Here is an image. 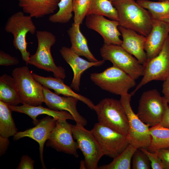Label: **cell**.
<instances>
[{
  "label": "cell",
  "instance_id": "obj_1",
  "mask_svg": "<svg viewBox=\"0 0 169 169\" xmlns=\"http://www.w3.org/2000/svg\"><path fill=\"white\" fill-rule=\"evenodd\" d=\"M118 14L120 25L147 37L153 21L150 12L135 0H116L112 2Z\"/></svg>",
  "mask_w": 169,
  "mask_h": 169
},
{
  "label": "cell",
  "instance_id": "obj_2",
  "mask_svg": "<svg viewBox=\"0 0 169 169\" xmlns=\"http://www.w3.org/2000/svg\"><path fill=\"white\" fill-rule=\"evenodd\" d=\"M38 47L35 53L30 55L28 64L49 72H52L54 77L64 79L66 77L64 69L57 66L52 57L51 48L56 41L55 36L47 31H37Z\"/></svg>",
  "mask_w": 169,
  "mask_h": 169
},
{
  "label": "cell",
  "instance_id": "obj_3",
  "mask_svg": "<svg viewBox=\"0 0 169 169\" xmlns=\"http://www.w3.org/2000/svg\"><path fill=\"white\" fill-rule=\"evenodd\" d=\"M99 122L127 136L129 130L128 117L120 100L105 98L95 105Z\"/></svg>",
  "mask_w": 169,
  "mask_h": 169
},
{
  "label": "cell",
  "instance_id": "obj_4",
  "mask_svg": "<svg viewBox=\"0 0 169 169\" xmlns=\"http://www.w3.org/2000/svg\"><path fill=\"white\" fill-rule=\"evenodd\" d=\"M91 80L103 90L120 96L128 93L136 85V80L125 72L112 66L101 73H94Z\"/></svg>",
  "mask_w": 169,
  "mask_h": 169
},
{
  "label": "cell",
  "instance_id": "obj_5",
  "mask_svg": "<svg viewBox=\"0 0 169 169\" xmlns=\"http://www.w3.org/2000/svg\"><path fill=\"white\" fill-rule=\"evenodd\" d=\"M5 30L7 32L13 34V45L16 49L19 51L23 60L27 65L30 55L27 50L26 35L28 33L34 34L37 31L32 18L25 15L23 11L17 12L8 19Z\"/></svg>",
  "mask_w": 169,
  "mask_h": 169
},
{
  "label": "cell",
  "instance_id": "obj_6",
  "mask_svg": "<svg viewBox=\"0 0 169 169\" xmlns=\"http://www.w3.org/2000/svg\"><path fill=\"white\" fill-rule=\"evenodd\" d=\"M33 74L26 66L16 68L12 73L21 103L37 106L44 102L43 85L34 79Z\"/></svg>",
  "mask_w": 169,
  "mask_h": 169
},
{
  "label": "cell",
  "instance_id": "obj_7",
  "mask_svg": "<svg viewBox=\"0 0 169 169\" xmlns=\"http://www.w3.org/2000/svg\"><path fill=\"white\" fill-rule=\"evenodd\" d=\"M100 52L103 60L110 61L134 80L143 76L144 65L121 45L104 43Z\"/></svg>",
  "mask_w": 169,
  "mask_h": 169
},
{
  "label": "cell",
  "instance_id": "obj_8",
  "mask_svg": "<svg viewBox=\"0 0 169 169\" xmlns=\"http://www.w3.org/2000/svg\"><path fill=\"white\" fill-rule=\"evenodd\" d=\"M167 102L156 89L144 91L139 100L137 115L144 123L152 127L161 121Z\"/></svg>",
  "mask_w": 169,
  "mask_h": 169
},
{
  "label": "cell",
  "instance_id": "obj_9",
  "mask_svg": "<svg viewBox=\"0 0 169 169\" xmlns=\"http://www.w3.org/2000/svg\"><path fill=\"white\" fill-rule=\"evenodd\" d=\"M131 96L128 93L121 96L120 100L128 119L129 130L127 138L129 144L135 148L147 149L151 141L150 126L143 122L133 110L130 103Z\"/></svg>",
  "mask_w": 169,
  "mask_h": 169
},
{
  "label": "cell",
  "instance_id": "obj_10",
  "mask_svg": "<svg viewBox=\"0 0 169 169\" xmlns=\"http://www.w3.org/2000/svg\"><path fill=\"white\" fill-rule=\"evenodd\" d=\"M72 132L78 149L84 157V160L82 161L84 168L99 169L98 162L104 155L90 130L86 129L84 126L76 124L72 125Z\"/></svg>",
  "mask_w": 169,
  "mask_h": 169
},
{
  "label": "cell",
  "instance_id": "obj_11",
  "mask_svg": "<svg viewBox=\"0 0 169 169\" xmlns=\"http://www.w3.org/2000/svg\"><path fill=\"white\" fill-rule=\"evenodd\" d=\"M90 131L104 155L110 157L119 155L129 144L126 136L99 122Z\"/></svg>",
  "mask_w": 169,
  "mask_h": 169
},
{
  "label": "cell",
  "instance_id": "obj_12",
  "mask_svg": "<svg viewBox=\"0 0 169 169\" xmlns=\"http://www.w3.org/2000/svg\"><path fill=\"white\" fill-rule=\"evenodd\" d=\"M144 66L143 78L130 94L132 96L149 82L153 80L164 81L169 76V35L158 54Z\"/></svg>",
  "mask_w": 169,
  "mask_h": 169
},
{
  "label": "cell",
  "instance_id": "obj_13",
  "mask_svg": "<svg viewBox=\"0 0 169 169\" xmlns=\"http://www.w3.org/2000/svg\"><path fill=\"white\" fill-rule=\"evenodd\" d=\"M46 145L59 151L72 155L76 158L79 156L77 144L73 136L72 125L66 120H56Z\"/></svg>",
  "mask_w": 169,
  "mask_h": 169
},
{
  "label": "cell",
  "instance_id": "obj_14",
  "mask_svg": "<svg viewBox=\"0 0 169 169\" xmlns=\"http://www.w3.org/2000/svg\"><path fill=\"white\" fill-rule=\"evenodd\" d=\"M85 25L89 29L98 33L103 38L104 43L121 45L122 42L120 38L121 34L118 28V21L109 20L104 16L94 14L86 17Z\"/></svg>",
  "mask_w": 169,
  "mask_h": 169
},
{
  "label": "cell",
  "instance_id": "obj_15",
  "mask_svg": "<svg viewBox=\"0 0 169 169\" xmlns=\"http://www.w3.org/2000/svg\"><path fill=\"white\" fill-rule=\"evenodd\" d=\"M44 102L48 108L57 111H66L73 116L76 124L85 126L87 120L78 112L77 108L79 100L74 97L61 96L43 86Z\"/></svg>",
  "mask_w": 169,
  "mask_h": 169
},
{
  "label": "cell",
  "instance_id": "obj_16",
  "mask_svg": "<svg viewBox=\"0 0 169 169\" xmlns=\"http://www.w3.org/2000/svg\"><path fill=\"white\" fill-rule=\"evenodd\" d=\"M50 116L39 120L36 126L23 131L17 132L13 136L14 140L27 137L36 141L39 145L40 156L43 167L45 168L43 160V152L44 144L49 138L56 120Z\"/></svg>",
  "mask_w": 169,
  "mask_h": 169
},
{
  "label": "cell",
  "instance_id": "obj_17",
  "mask_svg": "<svg viewBox=\"0 0 169 169\" xmlns=\"http://www.w3.org/2000/svg\"><path fill=\"white\" fill-rule=\"evenodd\" d=\"M169 35L168 22L153 20L151 30L146 37L145 44L147 62L158 54Z\"/></svg>",
  "mask_w": 169,
  "mask_h": 169
},
{
  "label": "cell",
  "instance_id": "obj_18",
  "mask_svg": "<svg viewBox=\"0 0 169 169\" xmlns=\"http://www.w3.org/2000/svg\"><path fill=\"white\" fill-rule=\"evenodd\" d=\"M62 57L71 68L74 76L71 86L74 90H80V78L83 73L88 69L93 67H97L103 64L104 60L96 62L88 61L80 57L70 48L63 47L59 50Z\"/></svg>",
  "mask_w": 169,
  "mask_h": 169
},
{
  "label": "cell",
  "instance_id": "obj_19",
  "mask_svg": "<svg viewBox=\"0 0 169 169\" xmlns=\"http://www.w3.org/2000/svg\"><path fill=\"white\" fill-rule=\"evenodd\" d=\"M118 28L123 38L121 47L144 65L147 62L144 49L146 37L120 25Z\"/></svg>",
  "mask_w": 169,
  "mask_h": 169
},
{
  "label": "cell",
  "instance_id": "obj_20",
  "mask_svg": "<svg viewBox=\"0 0 169 169\" xmlns=\"http://www.w3.org/2000/svg\"><path fill=\"white\" fill-rule=\"evenodd\" d=\"M34 79L43 86L54 91L58 95L71 97L76 98L86 104L90 108L93 110L95 105L88 98L74 91L70 87L65 84L63 79L56 77L41 76L35 74H33Z\"/></svg>",
  "mask_w": 169,
  "mask_h": 169
},
{
  "label": "cell",
  "instance_id": "obj_21",
  "mask_svg": "<svg viewBox=\"0 0 169 169\" xmlns=\"http://www.w3.org/2000/svg\"><path fill=\"white\" fill-rule=\"evenodd\" d=\"M60 0H18L23 11L31 18H39L53 14Z\"/></svg>",
  "mask_w": 169,
  "mask_h": 169
},
{
  "label": "cell",
  "instance_id": "obj_22",
  "mask_svg": "<svg viewBox=\"0 0 169 169\" xmlns=\"http://www.w3.org/2000/svg\"><path fill=\"white\" fill-rule=\"evenodd\" d=\"M9 107L13 111L25 114L31 118L33 124L36 125L38 122L37 116L41 114H46L53 117L56 120H74L71 114L66 111H57L46 108L41 105L37 106L23 104L20 106L10 105Z\"/></svg>",
  "mask_w": 169,
  "mask_h": 169
},
{
  "label": "cell",
  "instance_id": "obj_23",
  "mask_svg": "<svg viewBox=\"0 0 169 169\" xmlns=\"http://www.w3.org/2000/svg\"><path fill=\"white\" fill-rule=\"evenodd\" d=\"M80 25L74 22L67 31L71 43L70 48L77 54L84 56L90 61H97L89 49L87 40L80 30Z\"/></svg>",
  "mask_w": 169,
  "mask_h": 169
},
{
  "label": "cell",
  "instance_id": "obj_24",
  "mask_svg": "<svg viewBox=\"0 0 169 169\" xmlns=\"http://www.w3.org/2000/svg\"><path fill=\"white\" fill-rule=\"evenodd\" d=\"M0 100L10 105L21 103L15 80L13 77L4 74L0 77Z\"/></svg>",
  "mask_w": 169,
  "mask_h": 169
},
{
  "label": "cell",
  "instance_id": "obj_25",
  "mask_svg": "<svg viewBox=\"0 0 169 169\" xmlns=\"http://www.w3.org/2000/svg\"><path fill=\"white\" fill-rule=\"evenodd\" d=\"M136 2L148 10L153 20L169 21V0L156 2L149 0H137Z\"/></svg>",
  "mask_w": 169,
  "mask_h": 169
},
{
  "label": "cell",
  "instance_id": "obj_26",
  "mask_svg": "<svg viewBox=\"0 0 169 169\" xmlns=\"http://www.w3.org/2000/svg\"><path fill=\"white\" fill-rule=\"evenodd\" d=\"M151 136L150 144L147 149L151 152L169 148V128L159 125L149 128Z\"/></svg>",
  "mask_w": 169,
  "mask_h": 169
},
{
  "label": "cell",
  "instance_id": "obj_27",
  "mask_svg": "<svg viewBox=\"0 0 169 169\" xmlns=\"http://www.w3.org/2000/svg\"><path fill=\"white\" fill-rule=\"evenodd\" d=\"M9 105L0 100V136L4 138L14 136L17 132Z\"/></svg>",
  "mask_w": 169,
  "mask_h": 169
},
{
  "label": "cell",
  "instance_id": "obj_28",
  "mask_svg": "<svg viewBox=\"0 0 169 169\" xmlns=\"http://www.w3.org/2000/svg\"><path fill=\"white\" fill-rule=\"evenodd\" d=\"M137 149L129 144L119 155L113 158L110 163L100 166L99 169H130L133 156Z\"/></svg>",
  "mask_w": 169,
  "mask_h": 169
},
{
  "label": "cell",
  "instance_id": "obj_29",
  "mask_svg": "<svg viewBox=\"0 0 169 169\" xmlns=\"http://www.w3.org/2000/svg\"><path fill=\"white\" fill-rule=\"evenodd\" d=\"M90 14L102 15L111 20H118L117 11L109 0H92L88 13Z\"/></svg>",
  "mask_w": 169,
  "mask_h": 169
},
{
  "label": "cell",
  "instance_id": "obj_30",
  "mask_svg": "<svg viewBox=\"0 0 169 169\" xmlns=\"http://www.w3.org/2000/svg\"><path fill=\"white\" fill-rule=\"evenodd\" d=\"M73 0H60L58 4V11L50 15L48 20L52 23H65L69 21L73 15Z\"/></svg>",
  "mask_w": 169,
  "mask_h": 169
},
{
  "label": "cell",
  "instance_id": "obj_31",
  "mask_svg": "<svg viewBox=\"0 0 169 169\" xmlns=\"http://www.w3.org/2000/svg\"><path fill=\"white\" fill-rule=\"evenodd\" d=\"M92 0H73L74 22L77 24L82 23L89 10Z\"/></svg>",
  "mask_w": 169,
  "mask_h": 169
},
{
  "label": "cell",
  "instance_id": "obj_32",
  "mask_svg": "<svg viewBox=\"0 0 169 169\" xmlns=\"http://www.w3.org/2000/svg\"><path fill=\"white\" fill-rule=\"evenodd\" d=\"M133 169H150L151 163L146 154L140 148L134 152L132 158Z\"/></svg>",
  "mask_w": 169,
  "mask_h": 169
},
{
  "label": "cell",
  "instance_id": "obj_33",
  "mask_svg": "<svg viewBox=\"0 0 169 169\" xmlns=\"http://www.w3.org/2000/svg\"><path fill=\"white\" fill-rule=\"evenodd\" d=\"M140 149L148 156L151 162V168L152 169H165L164 165L158 156L157 151L151 152L144 148Z\"/></svg>",
  "mask_w": 169,
  "mask_h": 169
},
{
  "label": "cell",
  "instance_id": "obj_34",
  "mask_svg": "<svg viewBox=\"0 0 169 169\" xmlns=\"http://www.w3.org/2000/svg\"><path fill=\"white\" fill-rule=\"evenodd\" d=\"M19 62L18 59L15 57L11 56L4 51H0V65L8 66L16 65Z\"/></svg>",
  "mask_w": 169,
  "mask_h": 169
},
{
  "label": "cell",
  "instance_id": "obj_35",
  "mask_svg": "<svg viewBox=\"0 0 169 169\" xmlns=\"http://www.w3.org/2000/svg\"><path fill=\"white\" fill-rule=\"evenodd\" d=\"M34 162V161L28 156L23 155L22 157L21 161L17 169H33Z\"/></svg>",
  "mask_w": 169,
  "mask_h": 169
},
{
  "label": "cell",
  "instance_id": "obj_36",
  "mask_svg": "<svg viewBox=\"0 0 169 169\" xmlns=\"http://www.w3.org/2000/svg\"><path fill=\"white\" fill-rule=\"evenodd\" d=\"M157 155L162 161L165 169H169V148L159 150Z\"/></svg>",
  "mask_w": 169,
  "mask_h": 169
},
{
  "label": "cell",
  "instance_id": "obj_37",
  "mask_svg": "<svg viewBox=\"0 0 169 169\" xmlns=\"http://www.w3.org/2000/svg\"><path fill=\"white\" fill-rule=\"evenodd\" d=\"M158 125L169 128V107L167 102L165 104V109L163 115L161 122Z\"/></svg>",
  "mask_w": 169,
  "mask_h": 169
},
{
  "label": "cell",
  "instance_id": "obj_38",
  "mask_svg": "<svg viewBox=\"0 0 169 169\" xmlns=\"http://www.w3.org/2000/svg\"><path fill=\"white\" fill-rule=\"evenodd\" d=\"M162 92L168 103H169V76L164 81Z\"/></svg>",
  "mask_w": 169,
  "mask_h": 169
},
{
  "label": "cell",
  "instance_id": "obj_39",
  "mask_svg": "<svg viewBox=\"0 0 169 169\" xmlns=\"http://www.w3.org/2000/svg\"><path fill=\"white\" fill-rule=\"evenodd\" d=\"M9 144L8 138L0 136V155L3 154L6 151Z\"/></svg>",
  "mask_w": 169,
  "mask_h": 169
},
{
  "label": "cell",
  "instance_id": "obj_40",
  "mask_svg": "<svg viewBox=\"0 0 169 169\" xmlns=\"http://www.w3.org/2000/svg\"><path fill=\"white\" fill-rule=\"evenodd\" d=\"M109 0L112 2L114 1H115V0Z\"/></svg>",
  "mask_w": 169,
  "mask_h": 169
},
{
  "label": "cell",
  "instance_id": "obj_41",
  "mask_svg": "<svg viewBox=\"0 0 169 169\" xmlns=\"http://www.w3.org/2000/svg\"><path fill=\"white\" fill-rule=\"evenodd\" d=\"M167 0H159V1H167Z\"/></svg>",
  "mask_w": 169,
  "mask_h": 169
},
{
  "label": "cell",
  "instance_id": "obj_42",
  "mask_svg": "<svg viewBox=\"0 0 169 169\" xmlns=\"http://www.w3.org/2000/svg\"><path fill=\"white\" fill-rule=\"evenodd\" d=\"M168 22V23H169V21L168 22Z\"/></svg>",
  "mask_w": 169,
  "mask_h": 169
},
{
  "label": "cell",
  "instance_id": "obj_43",
  "mask_svg": "<svg viewBox=\"0 0 169 169\" xmlns=\"http://www.w3.org/2000/svg\"><path fill=\"white\" fill-rule=\"evenodd\" d=\"M168 105V106H169V105Z\"/></svg>",
  "mask_w": 169,
  "mask_h": 169
}]
</instances>
